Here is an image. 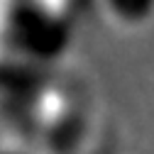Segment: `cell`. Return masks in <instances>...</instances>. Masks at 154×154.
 Here are the masks:
<instances>
[{"label":"cell","mask_w":154,"mask_h":154,"mask_svg":"<svg viewBox=\"0 0 154 154\" xmlns=\"http://www.w3.org/2000/svg\"><path fill=\"white\" fill-rule=\"evenodd\" d=\"M12 42L27 54L47 56L56 54L66 44L64 20L49 10H42L32 0H22L10 15Z\"/></svg>","instance_id":"cell-1"},{"label":"cell","mask_w":154,"mask_h":154,"mask_svg":"<svg viewBox=\"0 0 154 154\" xmlns=\"http://www.w3.org/2000/svg\"><path fill=\"white\" fill-rule=\"evenodd\" d=\"M0 154H25L20 149H12V147H0Z\"/></svg>","instance_id":"cell-3"},{"label":"cell","mask_w":154,"mask_h":154,"mask_svg":"<svg viewBox=\"0 0 154 154\" xmlns=\"http://www.w3.org/2000/svg\"><path fill=\"white\" fill-rule=\"evenodd\" d=\"M108 15L125 27H142L154 17V0H103Z\"/></svg>","instance_id":"cell-2"}]
</instances>
